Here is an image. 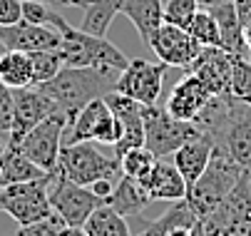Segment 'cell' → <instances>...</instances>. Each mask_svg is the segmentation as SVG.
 Masks as SVG:
<instances>
[{
  "label": "cell",
  "instance_id": "6da1fadb",
  "mask_svg": "<svg viewBox=\"0 0 251 236\" xmlns=\"http://www.w3.org/2000/svg\"><path fill=\"white\" fill-rule=\"evenodd\" d=\"M35 87H40L52 99L57 105V110L67 117V124H70L87 102L112 92L115 80L97 72V70H90V67H62L52 80L40 82Z\"/></svg>",
  "mask_w": 251,
  "mask_h": 236
},
{
  "label": "cell",
  "instance_id": "7a4b0ae2",
  "mask_svg": "<svg viewBox=\"0 0 251 236\" xmlns=\"http://www.w3.org/2000/svg\"><path fill=\"white\" fill-rule=\"evenodd\" d=\"M244 172L246 169L224 147H214L206 169L187 191V204L199 219H204L231 194V189L239 184Z\"/></svg>",
  "mask_w": 251,
  "mask_h": 236
},
{
  "label": "cell",
  "instance_id": "3957f363",
  "mask_svg": "<svg viewBox=\"0 0 251 236\" xmlns=\"http://www.w3.org/2000/svg\"><path fill=\"white\" fill-rule=\"evenodd\" d=\"M60 50H62L65 67H90V70H97L107 77H112L115 82L129 62L122 55V50L115 47L107 38L90 35V32L73 25L62 32Z\"/></svg>",
  "mask_w": 251,
  "mask_h": 236
},
{
  "label": "cell",
  "instance_id": "277c9868",
  "mask_svg": "<svg viewBox=\"0 0 251 236\" xmlns=\"http://www.w3.org/2000/svg\"><path fill=\"white\" fill-rule=\"evenodd\" d=\"M57 172L82 187H90L100 179H120V159L107 157L95 142H75L62 144L57 157Z\"/></svg>",
  "mask_w": 251,
  "mask_h": 236
},
{
  "label": "cell",
  "instance_id": "5b68a950",
  "mask_svg": "<svg viewBox=\"0 0 251 236\" xmlns=\"http://www.w3.org/2000/svg\"><path fill=\"white\" fill-rule=\"evenodd\" d=\"M204 236H251V172H244L231 194L201 219Z\"/></svg>",
  "mask_w": 251,
  "mask_h": 236
},
{
  "label": "cell",
  "instance_id": "8992f818",
  "mask_svg": "<svg viewBox=\"0 0 251 236\" xmlns=\"http://www.w3.org/2000/svg\"><path fill=\"white\" fill-rule=\"evenodd\" d=\"M122 137V124L107 107L104 97H97L87 102L77 117L67 124L65 129V142L62 144H75V142H95L104 147H115Z\"/></svg>",
  "mask_w": 251,
  "mask_h": 236
},
{
  "label": "cell",
  "instance_id": "52a82bcc",
  "mask_svg": "<svg viewBox=\"0 0 251 236\" xmlns=\"http://www.w3.org/2000/svg\"><path fill=\"white\" fill-rule=\"evenodd\" d=\"M48 199L55 214L62 216L67 226H82L87 216L104 204V199H100L90 187H82L73 179L62 177L57 169L50 172L48 179Z\"/></svg>",
  "mask_w": 251,
  "mask_h": 236
},
{
  "label": "cell",
  "instance_id": "ba28073f",
  "mask_svg": "<svg viewBox=\"0 0 251 236\" xmlns=\"http://www.w3.org/2000/svg\"><path fill=\"white\" fill-rule=\"evenodd\" d=\"M199 129L194 122L172 117L157 105H145V147L159 159L174 154L184 142L197 137Z\"/></svg>",
  "mask_w": 251,
  "mask_h": 236
},
{
  "label": "cell",
  "instance_id": "9c48e42d",
  "mask_svg": "<svg viewBox=\"0 0 251 236\" xmlns=\"http://www.w3.org/2000/svg\"><path fill=\"white\" fill-rule=\"evenodd\" d=\"M48 179H50V172L40 179L0 187V212L13 216L20 226L48 216L52 212L50 199H48Z\"/></svg>",
  "mask_w": 251,
  "mask_h": 236
},
{
  "label": "cell",
  "instance_id": "30bf717a",
  "mask_svg": "<svg viewBox=\"0 0 251 236\" xmlns=\"http://www.w3.org/2000/svg\"><path fill=\"white\" fill-rule=\"evenodd\" d=\"M65 129H67V117L62 112H52L43 122L35 124L18 142V149L30 162L43 166L45 172H55L57 169L60 147L65 142Z\"/></svg>",
  "mask_w": 251,
  "mask_h": 236
},
{
  "label": "cell",
  "instance_id": "8fae6325",
  "mask_svg": "<svg viewBox=\"0 0 251 236\" xmlns=\"http://www.w3.org/2000/svg\"><path fill=\"white\" fill-rule=\"evenodd\" d=\"M214 147H224L246 172H251V105L231 94L226 117L214 134Z\"/></svg>",
  "mask_w": 251,
  "mask_h": 236
},
{
  "label": "cell",
  "instance_id": "7c38bea8",
  "mask_svg": "<svg viewBox=\"0 0 251 236\" xmlns=\"http://www.w3.org/2000/svg\"><path fill=\"white\" fill-rule=\"evenodd\" d=\"M164 75H167L164 62L129 60L125 72L115 82V92L137 99L139 105H157V99L162 97Z\"/></svg>",
  "mask_w": 251,
  "mask_h": 236
},
{
  "label": "cell",
  "instance_id": "4fadbf2b",
  "mask_svg": "<svg viewBox=\"0 0 251 236\" xmlns=\"http://www.w3.org/2000/svg\"><path fill=\"white\" fill-rule=\"evenodd\" d=\"M13 94H15V122H13V129L5 137L3 147H18V142L38 122H43L52 112H60L52 99L35 85L18 87V90H13Z\"/></svg>",
  "mask_w": 251,
  "mask_h": 236
},
{
  "label": "cell",
  "instance_id": "5bb4252c",
  "mask_svg": "<svg viewBox=\"0 0 251 236\" xmlns=\"http://www.w3.org/2000/svg\"><path fill=\"white\" fill-rule=\"evenodd\" d=\"M147 45L159 57V62H164L167 67H182V70H187L194 62V57L201 52V45L189 35L187 27L169 25V23L159 25V30L152 35Z\"/></svg>",
  "mask_w": 251,
  "mask_h": 236
},
{
  "label": "cell",
  "instance_id": "9a60e30c",
  "mask_svg": "<svg viewBox=\"0 0 251 236\" xmlns=\"http://www.w3.org/2000/svg\"><path fill=\"white\" fill-rule=\"evenodd\" d=\"M104 102L117 117V122L122 124V137L115 144V157L120 159L127 149L145 144V105H139L137 99L120 94L115 90L104 94Z\"/></svg>",
  "mask_w": 251,
  "mask_h": 236
},
{
  "label": "cell",
  "instance_id": "2e32d148",
  "mask_svg": "<svg viewBox=\"0 0 251 236\" xmlns=\"http://www.w3.org/2000/svg\"><path fill=\"white\" fill-rule=\"evenodd\" d=\"M231 67L234 55H229L224 47H201V52L187 67V72L197 75L211 94H229Z\"/></svg>",
  "mask_w": 251,
  "mask_h": 236
},
{
  "label": "cell",
  "instance_id": "e0dca14e",
  "mask_svg": "<svg viewBox=\"0 0 251 236\" xmlns=\"http://www.w3.org/2000/svg\"><path fill=\"white\" fill-rule=\"evenodd\" d=\"M0 40L8 45V50L20 52H38V50H55L62 45V35L48 25H35L20 20L15 25L0 27Z\"/></svg>",
  "mask_w": 251,
  "mask_h": 236
},
{
  "label": "cell",
  "instance_id": "ac0fdd59",
  "mask_svg": "<svg viewBox=\"0 0 251 236\" xmlns=\"http://www.w3.org/2000/svg\"><path fill=\"white\" fill-rule=\"evenodd\" d=\"M209 99H211V92L204 87V82H201L197 75L187 72V77L179 80V82L174 85V90L169 92L164 110H167L172 117H176V119L194 122V119L199 117V112L206 107Z\"/></svg>",
  "mask_w": 251,
  "mask_h": 236
},
{
  "label": "cell",
  "instance_id": "d6986e66",
  "mask_svg": "<svg viewBox=\"0 0 251 236\" xmlns=\"http://www.w3.org/2000/svg\"><path fill=\"white\" fill-rule=\"evenodd\" d=\"M211 152H214V140L209 137V134L199 132L197 137H192L189 142H184L182 147L172 154L174 157V166L179 169V174L184 177L187 187H192L201 177V172L206 169V164L211 159Z\"/></svg>",
  "mask_w": 251,
  "mask_h": 236
},
{
  "label": "cell",
  "instance_id": "ffe728a7",
  "mask_svg": "<svg viewBox=\"0 0 251 236\" xmlns=\"http://www.w3.org/2000/svg\"><path fill=\"white\" fill-rule=\"evenodd\" d=\"M150 201H152V196H150L145 184L134 177L122 174L115 182V189L110 191V196L104 199V204L112 207L117 214H122L127 219V216H139L142 209H147Z\"/></svg>",
  "mask_w": 251,
  "mask_h": 236
},
{
  "label": "cell",
  "instance_id": "44dd1931",
  "mask_svg": "<svg viewBox=\"0 0 251 236\" xmlns=\"http://www.w3.org/2000/svg\"><path fill=\"white\" fill-rule=\"evenodd\" d=\"M147 187L152 201H179V199H187V182L184 177L179 174V169L174 164H167V162H159L154 164V169L152 174L142 182Z\"/></svg>",
  "mask_w": 251,
  "mask_h": 236
},
{
  "label": "cell",
  "instance_id": "7402d4cb",
  "mask_svg": "<svg viewBox=\"0 0 251 236\" xmlns=\"http://www.w3.org/2000/svg\"><path fill=\"white\" fill-rule=\"evenodd\" d=\"M139 32V38L150 43L152 35L164 23V3L162 0H127L120 10Z\"/></svg>",
  "mask_w": 251,
  "mask_h": 236
},
{
  "label": "cell",
  "instance_id": "603a6c76",
  "mask_svg": "<svg viewBox=\"0 0 251 236\" xmlns=\"http://www.w3.org/2000/svg\"><path fill=\"white\" fill-rule=\"evenodd\" d=\"M211 15L217 18L219 25V35H222V45L229 55L234 57H249V47L244 43V25L239 20V13L234 8V3H222V5H214L209 8Z\"/></svg>",
  "mask_w": 251,
  "mask_h": 236
},
{
  "label": "cell",
  "instance_id": "cb8c5ba5",
  "mask_svg": "<svg viewBox=\"0 0 251 236\" xmlns=\"http://www.w3.org/2000/svg\"><path fill=\"white\" fill-rule=\"evenodd\" d=\"M45 174L48 172L43 169V166L30 162L18 147H3V152H0V187L40 179Z\"/></svg>",
  "mask_w": 251,
  "mask_h": 236
},
{
  "label": "cell",
  "instance_id": "d4e9b609",
  "mask_svg": "<svg viewBox=\"0 0 251 236\" xmlns=\"http://www.w3.org/2000/svg\"><path fill=\"white\" fill-rule=\"evenodd\" d=\"M125 3L127 0H90V5L85 8L80 30L90 32V35H97V38H104Z\"/></svg>",
  "mask_w": 251,
  "mask_h": 236
},
{
  "label": "cell",
  "instance_id": "484cf974",
  "mask_svg": "<svg viewBox=\"0 0 251 236\" xmlns=\"http://www.w3.org/2000/svg\"><path fill=\"white\" fill-rule=\"evenodd\" d=\"M0 82H5V85L13 87V90L35 85L30 52L8 50V52L3 55V60H0Z\"/></svg>",
  "mask_w": 251,
  "mask_h": 236
},
{
  "label": "cell",
  "instance_id": "4316f807",
  "mask_svg": "<svg viewBox=\"0 0 251 236\" xmlns=\"http://www.w3.org/2000/svg\"><path fill=\"white\" fill-rule=\"evenodd\" d=\"M82 229L87 231V236H132L127 219L122 214H117L112 207H107V204L97 207L87 216Z\"/></svg>",
  "mask_w": 251,
  "mask_h": 236
},
{
  "label": "cell",
  "instance_id": "83f0119b",
  "mask_svg": "<svg viewBox=\"0 0 251 236\" xmlns=\"http://www.w3.org/2000/svg\"><path fill=\"white\" fill-rule=\"evenodd\" d=\"M23 20L35 23V25H48V27L57 30L60 35L70 27V23L65 20L62 10L50 8L45 3H38V0H23Z\"/></svg>",
  "mask_w": 251,
  "mask_h": 236
},
{
  "label": "cell",
  "instance_id": "f1b7e54d",
  "mask_svg": "<svg viewBox=\"0 0 251 236\" xmlns=\"http://www.w3.org/2000/svg\"><path fill=\"white\" fill-rule=\"evenodd\" d=\"M154 164H157V157H154L145 144L134 147V149H127V152L120 157V169H122V174L134 177V179H139V182H145V179L152 174Z\"/></svg>",
  "mask_w": 251,
  "mask_h": 236
},
{
  "label": "cell",
  "instance_id": "f546056e",
  "mask_svg": "<svg viewBox=\"0 0 251 236\" xmlns=\"http://www.w3.org/2000/svg\"><path fill=\"white\" fill-rule=\"evenodd\" d=\"M189 35L201 45V47H219L222 45V35H219V25H217V18L211 15V10H204L199 8L192 18V23L187 25Z\"/></svg>",
  "mask_w": 251,
  "mask_h": 236
},
{
  "label": "cell",
  "instance_id": "4dcf8cb0",
  "mask_svg": "<svg viewBox=\"0 0 251 236\" xmlns=\"http://www.w3.org/2000/svg\"><path fill=\"white\" fill-rule=\"evenodd\" d=\"M30 60H32V77H35V85L52 80V77L62 70V67H65V60H62V50H60V47L30 52Z\"/></svg>",
  "mask_w": 251,
  "mask_h": 236
},
{
  "label": "cell",
  "instance_id": "1f68e13d",
  "mask_svg": "<svg viewBox=\"0 0 251 236\" xmlns=\"http://www.w3.org/2000/svg\"><path fill=\"white\" fill-rule=\"evenodd\" d=\"M229 94H234L241 102H246L251 97V62H249V57H234Z\"/></svg>",
  "mask_w": 251,
  "mask_h": 236
},
{
  "label": "cell",
  "instance_id": "d6a6232c",
  "mask_svg": "<svg viewBox=\"0 0 251 236\" xmlns=\"http://www.w3.org/2000/svg\"><path fill=\"white\" fill-rule=\"evenodd\" d=\"M65 226H67V224L62 221V216L55 214V212H50L48 216H43V219H38V221L23 224L15 236H60V231H62Z\"/></svg>",
  "mask_w": 251,
  "mask_h": 236
},
{
  "label": "cell",
  "instance_id": "836d02e7",
  "mask_svg": "<svg viewBox=\"0 0 251 236\" xmlns=\"http://www.w3.org/2000/svg\"><path fill=\"white\" fill-rule=\"evenodd\" d=\"M197 10H199L197 0H167L164 3V23L187 27Z\"/></svg>",
  "mask_w": 251,
  "mask_h": 236
},
{
  "label": "cell",
  "instance_id": "e575fe53",
  "mask_svg": "<svg viewBox=\"0 0 251 236\" xmlns=\"http://www.w3.org/2000/svg\"><path fill=\"white\" fill-rule=\"evenodd\" d=\"M15 122V94L13 87H8L5 82H0V134L8 137Z\"/></svg>",
  "mask_w": 251,
  "mask_h": 236
},
{
  "label": "cell",
  "instance_id": "d590c367",
  "mask_svg": "<svg viewBox=\"0 0 251 236\" xmlns=\"http://www.w3.org/2000/svg\"><path fill=\"white\" fill-rule=\"evenodd\" d=\"M23 20V0H0V27Z\"/></svg>",
  "mask_w": 251,
  "mask_h": 236
},
{
  "label": "cell",
  "instance_id": "8d00e7d4",
  "mask_svg": "<svg viewBox=\"0 0 251 236\" xmlns=\"http://www.w3.org/2000/svg\"><path fill=\"white\" fill-rule=\"evenodd\" d=\"M38 3H45V5H50V8L65 10V8H87L90 0H38Z\"/></svg>",
  "mask_w": 251,
  "mask_h": 236
},
{
  "label": "cell",
  "instance_id": "74e56055",
  "mask_svg": "<svg viewBox=\"0 0 251 236\" xmlns=\"http://www.w3.org/2000/svg\"><path fill=\"white\" fill-rule=\"evenodd\" d=\"M90 189H92L100 199H107V196H110V191L115 189V179H100V182L90 184Z\"/></svg>",
  "mask_w": 251,
  "mask_h": 236
},
{
  "label": "cell",
  "instance_id": "f35d334b",
  "mask_svg": "<svg viewBox=\"0 0 251 236\" xmlns=\"http://www.w3.org/2000/svg\"><path fill=\"white\" fill-rule=\"evenodd\" d=\"M234 8H236V13H239L241 25L251 23V0H234Z\"/></svg>",
  "mask_w": 251,
  "mask_h": 236
},
{
  "label": "cell",
  "instance_id": "ab89813d",
  "mask_svg": "<svg viewBox=\"0 0 251 236\" xmlns=\"http://www.w3.org/2000/svg\"><path fill=\"white\" fill-rule=\"evenodd\" d=\"M199 224V221H197ZM194 224V226H197ZM194 226H172V229H167L164 234H159V236H194Z\"/></svg>",
  "mask_w": 251,
  "mask_h": 236
},
{
  "label": "cell",
  "instance_id": "60d3db41",
  "mask_svg": "<svg viewBox=\"0 0 251 236\" xmlns=\"http://www.w3.org/2000/svg\"><path fill=\"white\" fill-rule=\"evenodd\" d=\"M60 236H87V231L82 226H65L60 231Z\"/></svg>",
  "mask_w": 251,
  "mask_h": 236
},
{
  "label": "cell",
  "instance_id": "b9f144b4",
  "mask_svg": "<svg viewBox=\"0 0 251 236\" xmlns=\"http://www.w3.org/2000/svg\"><path fill=\"white\" fill-rule=\"evenodd\" d=\"M197 3H199V8L209 10V8H214V5H222V3H234V0H197Z\"/></svg>",
  "mask_w": 251,
  "mask_h": 236
},
{
  "label": "cell",
  "instance_id": "7bdbcfd3",
  "mask_svg": "<svg viewBox=\"0 0 251 236\" xmlns=\"http://www.w3.org/2000/svg\"><path fill=\"white\" fill-rule=\"evenodd\" d=\"M244 43H246V47H249V52H251V23L244 25Z\"/></svg>",
  "mask_w": 251,
  "mask_h": 236
},
{
  "label": "cell",
  "instance_id": "ee69618b",
  "mask_svg": "<svg viewBox=\"0 0 251 236\" xmlns=\"http://www.w3.org/2000/svg\"><path fill=\"white\" fill-rule=\"evenodd\" d=\"M5 52H8V45H5L3 40H0V60H3V55H5Z\"/></svg>",
  "mask_w": 251,
  "mask_h": 236
},
{
  "label": "cell",
  "instance_id": "f6af8a7d",
  "mask_svg": "<svg viewBox=\"0 0 251 236\" xmlns=\"http://www.w3.org/2000/svg\"><path fill=\"white\" fill-rule=\"evenodd\" d=\"M139 236H154V234H152V231H147V229H145V231H142V234H139Z\"/></svg>",
  "mask_w": 251,
  "mask_h": 236
},
{
  "label": "cell",
  "instance_id": "bcb514c9",
  "mask_svg": "<svg viewBox=\"0 0 251 236\" xmlns=\"http://www.w3.org/2000/svg\"><path fill=\"white\" fill-rule=\"evenodd\" d=\"M0 149H3V140H0Z\"/></svg>",
  "mask_w": 251,
  "mask_h": 236
},
{
  "label": "cell",
  "instance_id": "7dc6e473",
  "mask_svg": "<svg viewBox=\"0 0 251 236\" xmlns=\"http://www.w3.org/2000/svg\"><path fill=\"white\" fill-rule=\"evenodd\" d=\"M249 62H251V52H249Z\"/></svg>",
  "mask_w": 251,
  "mask_h": 236
},
{
  "label": "cell",
  "instance_id": "c3c4849f",
  "mask_svg": "<svg viewBox=\"0 0 251 236\" xmlns=\"http://www.w3.org/2000/svg\"><path fill=\"white\" fill-rule=\"evenodd\" d=\"M0 152H3V149H0Z\"/></svg>",
  "mask_w": 251,
  "mask_h": 236
}]
</instances>
